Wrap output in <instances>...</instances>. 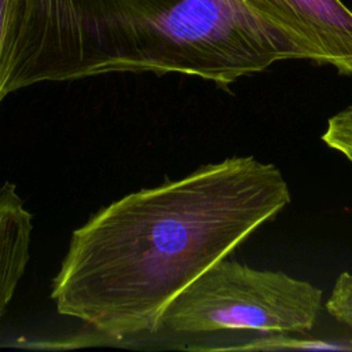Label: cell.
<instances>
[{
	"label": "cell",
	"mask_w": 352,
	"mask_h": 352,
	"mask_svg": "<svg viewBox=\"0 0 352 352\" xmlns=\"http://www.w3.org/2000/svg\"><path fill=\"white\" fill-rule=\"evenodd\" d=\"M289 204L282 172L252 155L131 192L73 231L51 298L104 338L155 334L182 290Z\"/></svg>",
	"instance_id": "cell-1"
},
{
	"label": "cell",
	"mask_w": 352,
	"mask_h": 352,
	"mask_svg": "<svg viewBox=\"0 0 352 352\" xmlns=\"http://www.w3.org/2000/svg\"><path fill=\"white\" fill-rule=\"evenodd\" d=\"M176 0H22L6 95L45 81L131 73L150 19Z\"/></svg>",
	"instance_id": "cell-2"
},
{
	"label": "cell",
	"mask_w": 352,
	"mask_h": 352,
	"mask_svg": "<svg viewBox=\"0 0 352 352\" xmlns=\"http://www.w3.org/2000/svg\"><path fill=\"white\" fill-rule=\"evenodd\" d=\"M287 59L311 56L241 0H176L147 23L131 73H182L226 89Z\"/></svg>",
	"instance_id": "cell-3"
},
{
	"label": "cell",
	"mask_w": 352,
	"mask_h": 352,
	"mask_svg": "<svg viewBox=\"0 0 352 352\" xmlns=\"http://www.w3.org/2000/svg\"><path fill=\"white\" fill-rule=\"evenodd\" d=\"M322 290L279 271L220 260L165 309L160 331L204 336L228 330L305 334L318 319Z\"/></svg>",
	"instance_id": "cell-4"
},
{
	"label": "cell",
	"mask_w": 352,
	"mask_h": 352,
	"mask_svg": "<svg viewBox=\"0 0 352 352\" xmlns=\"http://www.w3.org/2000/svg\"><path fill=\"white\" fill-rule=\"evenodd\" d=\"M294 38L316 63L352 76V11L341 0H241Z\"/></svg>",
	"instance_id": "cell-5"
},
{
	"label": "cell",
	"mask_w": 352,
	"mask_h": 352,
	"mask_svg": "<svg viewBox=\"0 0 352 352\" xmlns=\"http://www.w3.org/2000/svg\"><path fill=\"white\" fill-rule=\"evenodd\" d=\"M33 216L14 183L0 186V320L30 257Z\"/></svg>",
	"instance_id": "cell-6"
},
{
	"label": "cell",
	"mask_w": 352,
	"mask_h": 352,
	"mask_svg": "<svg viewBox=\"0 0 352 352\" xmlns=\"http://www.w3.org/2000/svg\"><path fill=\"white\" fill-rule=\"evenodd\" d=\"M230 349L243 351H282V349H331L352 351V337L340 340H314L296 338L289 334H265L264 337L250 340L245 344L232 345Z\"/></svg>",
	"instance_id": "cell-7"
},
{
	"label": "cell",
	"mask_w": 352,
	"mask_h": 352,
	"mask_svg": "<svg viewBox=\"0 0 352 352\" xmlns=\"http://www.w3.org/2000/svg\"><path fill=\"white\" fill-rule=\"evenodd\" d=\"M322 140L352 162V106L329 118Z\"/></svg>",
	"instance_id": "cell-8"
},
{
	"label": "cell",
	"mask_w": 352,
	"mask_h": 352,
	"mask_svg": "<svg viewBox=\"0 0 352 352\" xmlns=\"http://www.w3.org/2000/svg\"><path fill=\"white\" fill-rule=\"evenodd\" d=\"M21 7L22 0H0V102L7 96L4 92L3 73L19 19Z\"/></svg>",
	"instance_id": "cell-9"
},
{
	"label": "cell",
	"mask_w": 352,
	"mask_h": 352,
	"mask_svg": "<svg viewBox=\"0 0 352 352\" xmlns=\"http://www.w3.org/2000/svg\"><path fill=\"white\" fill-rule=\"evenodd\" d=\"M326 309L340 323L352 327V274L341 272L337 276Z\"/></svg>",
	"instance_id": "cell-10"
}]
</instances>
